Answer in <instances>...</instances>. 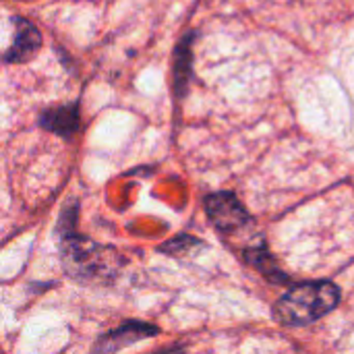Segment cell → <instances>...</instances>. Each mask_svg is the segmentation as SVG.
Masks as SVG:
<instances>
[{"mask_svg": "<svg viewBox=\"0 0 354 354\" xmlns=\"http://www.w3.org/2000/svg\"><path fill=\"white\" fill-rule=\"evenodd\" d=\"M340 290L332 282H305L290 288L274 307V315L282 326H309L336 309Z\"/></svg>", "mask_w": 354, "mask_h": 354, "instance_id": "obj_1", "label": "cell"}, {"mask_svg": "<svg viewBox=\"0 0 354 354\" xmlns=\"http://www.w3.org/2000/svg\"><path fill=\"white\" fill-rule=\"evenodd\" d=\"M62 263L77 280H104L106 276L110 278L118 272L120 257L108 247L68 232L62 239Z\"/></svg>", "mask_w": 354, "mask_h": 354, "instance_id": "obj_2", "label": "cell"}, {"mask_svg": "<svg viewBox=\"0 0 354 354\" xmlns=\"http://www.w3.org/2000/svg\"><path fill=\"white\" fill-rule=\"evenodd\" d=\"M205 214L222 234H232L249 222V214L232 193H214L205 199Z\"/></svg>", "mask_w": 354, "mask_h": 354, "instance_id": "obj_3", "label": "cell"}, {"mask_svg": "<svg viewBox=\"0 0 354 354\" xmlns=\"http://www.w3.org/2000/svg\"><path fill=\"white\" fill-rule=\"evenodd\" d=\"M41 48V33L39 29L29 23L27 19L15 21V39L12 46L6 50L4 60L6 62H27L31 60Z\"/></svg>", "mask_w": 354, "mask_h": 354, "instance_id": "obj_4", "label": "cell"}, {"mask_svg": "<svg viewBox=\"0 0 354 354\" xmlns=\"http://www.w3.org/2000/svg\"><path fill=\"white\" fill-rule=\"evenodd\" d=\"M156 334H158L156 326H149V324H143V322H127L118 330L104 336L97 342L95 348L102 351V353H114V351L127 348V346H131L135 342H141V340H145L149 336H156Z\"/></svg>", "mask_w": 354, "mask_h": 354, "instance_id": "obj_5", "label": "cell"}, {"mask_svg": "<svg viewBox=\"0 0 354 354\" xmlns=\"http://www.w3.org/2000/svg\"><path fill=\"white\" fill-rule=\"evenodd\" d=\"M39 124L46 131L68 139L81 129V114H79V108L75 104H71V106H54V108H48L39 116Z\"/></svg>", "mask_w": 354, "mask_h": 354, "instance_id": "obj_6", "label": "cell"}, {"mask_svg": "<svg viewBox=\"0 0 354 354\" xmlns=\"http://www.w3.org/2000/svg\"><path fill=\"white\" fill-rule=\"evenodd\" d=\"M191 35H187L178 50H176V64H174V85H176V91L178 93H185L187 89V83H189V77H191Z\"/></svg>", "mask_w": 354, "mask_h": 354, "instance_id": "obj_7", "label": "cell"}, {"mask_svg": "<svg viewBox=\"0 0 354 354\" xmlns=\"http://www.w3.org/2000/svg\"><path fill=\"white\" fill-rule=\"evenodd\" d=\"M247 261L251 266H255L261 274H266L272 282H288V278L282 274V270L274 263V259L270 257V253L261 247V249H249L247 253Z\"/></svg>", "mask_w": 354, "mask_h": 354, "instance_id": "obj_8", "label": "cell"}]
</instances>
